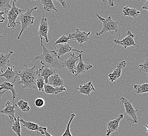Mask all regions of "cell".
I'll list each match as a JSON object with an SVG mask.
<instances>
[{"label":"cell","instance_id":"1","mask_svg":"<svg viewBox=\"0 0 148 136\" xmlns=\"http://www.w3.org/2000/svg\"><path fill=\"white\" fill-rule=\"evenodd\" d=\"M25 68L18 73V77L20 78V81L17 82V86L22 84L23 88L27 90H37L36 80L37 77L36 65L32 68H29L24 65Z\"/></svg>","mask_w":148,"mask_h":136},{"label":"cell","instance_id":"2","mask_svg":"<svg viewBox=\"0 0 148 136\" xmlns=\"http://www.w3.org/2000/svg\"><path fill=\"white\" fill-rule=\"evenodd\" d=\"M40 45L43 49V53L35 57L34 59L40 60V64L49 68H56L58 69L64 68L58 61L54 50L51 51L47 49L43 44V38H40Z\"/></svg>","mask_w":148,"mask_h":136},{"label":"cell","instance_id":"3","mask_svg":"<svg viewBox=\"0 0 148 136\" xmlns=\"http://www.w3.org/2000/svg\"><path fill=\"white\" fill-rule=\"evenodd\" d=\"M37 7H34L32 9H29L27 8V6H26L25 12L24 13H21L18 15V18L19 22H16V24L21 25V29L20 34L17 37L18 39H19L21 38V36L24 31L26 29L29 30V27L34 24L35 17L32 16V12L34 11L37 10Z\"/></svg>","mask_w":148,"mask_h":136},{"label":"cell","instance_id":"4","mask_svg":"<svg viewBox=\"0 0 148 136\" xmlns=\"http://www.w3.org/2000/svg\"><path fill=\"white\" fill-rule=\"evenodd\" d=\"M95 14L100 21L103 23V28L101 31L99 32H96L97 36L101 37L103 34H105L106 32H109L111 34H113L112 31H114L115 33L118 32L119 30L118 22L113 20L110 16H108L106 18H104L97 13Z\"/></svg>","mask_w":148,"mask_h":136},{"label":"cell","instance_id":"5","mask_svg":"<svg viewBox=\"0 0 148 136\" xmlns=\"http://www.w3.org/2000/svg\"><path fill=\"white\" fill-rule=\"evenodd\" d=\"M134 98L135 97H134L131 100H127L125 99V98L121 97L120 99V101L123 103L125 107V112L123 115H127L131 117L132 119H129L131 123L137 124L138 122V119L137 118V113L138 111L137 109H136L132 104V102Z\"/></svg>","mask_w":148,"mask_h":136},{"label":"cell","instance_id":"6","mask_svg":"<svg viewBox=\"0 0 148 136\" xmlns=\"http://www.w3.org/2000/svg\"><path fill=\"white\" fill-rule=\"evenodd\" d=\"M16 2V1H12V5L11 9L7 12L6 14L7 15V18L8 20V23L7 24L8 28H12L15 29L16 26V20L21 13H22V12L25 11L24 10H21L17 7L15 3Z\"/></svg>","mask_w":148,"mask_h":136},{"label":"cell","instance_id":"7","mask_svg":"<svg viewBox=\"0 0 148 136\" xmlns=\"http://www.w3.org/2000/svg\"><path fill=\"white\" fill-rule=\"evenodd\" d=\"M90 34L91 31L86 33L85 31H80L79 29H76L75 32L69 34L68 37L82 46L83 43L88 41L89 36Z\"/></svg>","mask_w":148,"mask_h":136},{"label":"cell","instance_id":"8","mask_svg":"<svg viewBox=\"0 0 148 136\" xmlns=\"http://www.w3.org/2000/svg\"><path fill=\"white\" fill-rule=\"evenodd\" d=\"M120 34H119V38L114 40V43L116 44L119 46H122L125 48L130 46H136L137 47H139V46L137 45L134 42V35L132 34L131 31H127V36L123 39L119 40Z\"/></svg>","mask_w":148,"mask_h":136},{"label":"cell","instance_id":"9","mask_svg":"<svg viewBox=\"0 0 148 136\" xmlns=\"http://www.w3.org/2000/svg\"><path fill=\"white\" fill-rule=\"evenodd\" d=\"M55 53L57 56V59L63 60L61 56L69 53L71 51H76L79 54H82L83 51L78 50L76 49L69 45V44H58L56 47V48L55 50Z\"/></svg>","mask_w":148,"mask_h":136},{"label":"cell","instance_id":"10","mask_svg":"<svg viewBox=\"0 0 148 136\" xmlns=\"http://www.w3.org/2000/svg\"><path fill=\"white\" fill-rule=\"evenodd\" d=\"M79 60V56H76L75 54H70L69 57L67 59L64 61L63 63L61 65H63L64 68H66L71 73L75 75V69H76V63L78 62Z\"/></svg>","mask_w":148,"mask_h":136},{"label":"cell","instance_id":"11","mask_svg":"<svg viewBox=\"0 0 148 136\" xmlns=\"http://www.w3.org/2000/svg\"><path fill=\"white\" fill-rule=\"evenodd\" d=\"M49 26L47 18L45 17V15H43V16L40 20L39 25V28L38 30L37 35H38L40 38H44L45 40L46 43L49 42L47 34L49 32Z\"/></svg>","mask_w":148,"mask_h":136},{"label":"cell","instance_id":"12","mask_svg":"<svg viewBox=\"0 0 148 136\" xmlns=\"http://www.w3.org/2000/svg\"><path fill=\"white\" fill-rule=\"evenodd\" d=\"M124 115L120 114L115 119L109 120L107 122V131L106 136H110L114 132L118 131L120 121L123 118Z\"/></svg>","mask_w":148,"mask_h":136},{"label":"cell","instance_id":"13","mask_svg":"<svg viewBox=\"0 0 148 136\" xmlns=\"http://www.w3.org/2000/svg\"><path fill=\"white\" fill-rule=\"evenodd\" d=\"M20 122L22 124L23 127L25 128L28 131H33L37 133H40L42 135H44L45 131H47V128L40 126V125L33 122H29L28 120L25 121L23 119H20Z\"/></svg>","mask_w":148,"mask_h":136},{"label":"cell","instance_id":"14","mask_svg":"<svg viewBox=\"0 0 148 136\" xmlns=\"http://www.w3.org/2000/svg\"><path fill=\"white\" fill-rule=\"evenodd\" d=\"M15 105H12L11 103L9 101H7L5 104V107L3 109H0V114H3L7 115L10 119V124L12 125L16 119V117L15 116Z\"/></svg>","mask_w":148,"mask_h":136},{"label":"cell","instance_id":"15","mask_svg":"<svg viewBox=\"0 0 148 136\" xmlns=\"http://www.w3.org/2000/svg\"><path fill=\"white\" fill-rule=\"evenodd\" d=\"M127 65V63L125 61H122L117 65L116 68L114 69L112 72L109 73L108 75L109 80L111 82H114L116 81L119 78L121 75V72L122 70L124 68H125Z\"/></svg>","mask_w":148,"mask_h":136},{"label":"cell","instance_id":"16","mask_svg":"<svg viewBox=\"0 0 148 136\" xmlns=\"http://www.w3.org/2000/svg\"><path fill=\"white\" fill-rule=\"evenodd\" d=\"M36 73L37 77L43 78L45 84L47 83L49 77L56 73L54 70L45 65H43L42 67H40L38 70L36 71Z\"/></svg>","mask_w":148,"mask_h":136},{"label":"cell","instance_id":"17","mask_svg":"<svg viewBox=\"0 0 148 136\" xmlns=\"http://www.w3.org/2000/svg\"><path fill=\"white\" fill-rule=\"evenodd\" d=\"M78 56H79V60L78 61L77 65L76 66V69H75L76 73L75 76H77L79 74L84 73L86 72H87L92 68V65H91L85 64L84 63L82 59V54H79Z\"/></svg>","mask_w":148,"mask_h":136},{"label":"cell","instance_id":"18","mask_svg":"<svg viewBox=\"0 0 148 136\" xmlns=\"http://www.w3.org/2000/svg\"><path fill=\"white\" fill-rule=\"evenodd\" d=\"M14 66L12 67H8L5 71L2 74H0V77H4L5 78L6 82L9 83H15L18 77V73L13 71Z\"/></svg>","mask_w":148,"mask_h":136},{"label":"cell","instance_id":"19","mask_svg":"<svg viewBox=\"0 0 148 136\" xmlns=\"http://www.w3.org/2000/svg\"><path fill=\"white\" fill-rule=\"evenodd\" d=\"M147 12L139 11L135 8H131L129 6L123 7V14L125 16H128L132 18V22L134 18L139 16L141 13H146Z\"/></svg>","mask_w":148,"mask_h":136},{"label":"cell","instance_id":"20","mask_svg":"<svg viewBox=\"0 0 148 136\" xmlns=\"http://www.w3.org/2000/svg\"><path fill=\"white\" fill-rule=\"evenodd\" d=\"M13 51H10L8 54L0 53V72L4 73L5 69L10 65V57L12 54Z\"/></svg>","mask_w":148,"mask_h":136},{"label":"cell","instance_id":"21","mask_svg":"<svg viewBox=\"0 0 148 136\" xmlns=\"http://www.w3.org/2000/svg\"><path fill=\"white\" fill-rule=\"evenodd\" d=\"M75 88L78 90V94H84L88 97H90V93L92 91H95L96 90L91 81L86 83L84 85H80L79 87Z\"/></svg>","mask_w":148,"mask_h":136},{"label":"cell","instance_id":"22","mask_svg":"<svg viewBox=\"0 0 148 136\" xmlns=\"http://www.w3.org/2000/svg\"><path fill=\"white\" fill-rule=\"evenodd\" d=\"M65 81L60 77L58 74L56 73L49 77L47 84L51 85L54 88H60L63 86Z\"/></svg>","mask_w":148,"mask_h":136},{"label":"cell","instance_id":"23","mask_svg":"<svg viewBox=\"0 0 148 136\" xmlns=\"http://www.w3.org/2000/svg\"><path fill=\"white\" fill-rule=\"evenodd\" d=\"M5 90L7 91H11L12 93V98L13 99V104L14 105V99L16 97V91L14 88V83H9L8 82H4L0 84V91Z\"/></svg>","mask_w":148,"mask_h":136},{"label":"cell","instance_id":"24","mask_svg":"<svg viewBox=\"0 0 148 136\" xmlns=\"http://www.w3.org/2000/svg\"><path fill=\"white\" fill-rule=\"evenodd\" d=\"M66 91V88L64 86H60V88H54L51 85L45 84L44 86V92L45 93L50 95H56L64 91Z\"/></svg>","mask_w":148,"mask_h":136},{"label":"cell","instance_id":"25","mask_svg":"<svg viewBox=\"0 0 148 136\" xmlns=\"http://www.w3.org/2000/svg\"><path fill=\"white\" fill-rule=\"evenodd\" d=\"M40 3L43 5V9L44 11L47 12L55 11L58 12L57 9L55 8L53 1L51 0H41Z\"/></svg>","mask_w":148,"mask_h":136},{"label":"cell","instance_id":"26","mask_svg":"<svg viewBox=\"0 0 148 136\" xmlns=\"http://www.w3.org/2000/svg\"><path fill=\"white\" fill-rule=\"evenodd\" d=\"M134 88L135 92L138 94L147 93L148 92V83H145L143 84H134Z\"/></svg>","mask_w":148,"mask_h":136},{"label":"cell","instance_id":"27","mask_svg":"<svg viewBox=\"0 0 148 136\" xmlns=\"http://www.w3.org/2000/svg\"><path fill=\"white\" fill-rule=\"evenodd\" d=\"M20 117L17 116L14 122L12 124L11 129L17 136H21V126L20 124Z\"/></svg>","mask_w":148,"mask_h":136},{"label":"cell","instance_id":"28","mask_svg":"<svg viewBox=\"0 0 148 136\" xmlns=\"http://www.w3.org/2000/svg\"><path fill=\"white\" fill-rule=\"evenodd\" d=\"M16 105V106H18L19 107L21 111H22L23 112H29L31 109V107L29 106V103L23 99L19 100Z\"/></svg>","mask_w":148,"mask_h":136},{"label":"cell","instance_id":"29","mask_svg":"<svg viewBox=\"0 0 148 136\" xmlns=\"http://www.w3.org/2000/svg\"><path fill=\"white\" fill-rule=\"evenodd\" d=\"M139 72L143 75L147 77L148 75V58H146L144 62L140 64Z\"/></svg>","mask_w":148,"mask_h":136},{"label":"cell","instance_id":"30","mask_svg":"<svg viewBox=\"0 0 148 136\" xmlns=\"http://www.w3.org/2000/svg\"><path fill=\"white\" fill-rule=\"evenodd\" d=\"M13 1L11 0H0V11L3 12L9 11L11 9V2Z\"/></svg>","mask_w":148,"mask_h":136},{"label":"cell","instance_id":"31","mask_svg":"<svg viewBox=\"0 0 148 136\" xmlns=\"http://www.w3.org/2000/svg\"><path fill=\"white\" fill-rule=\"evenodd\" d=\"M75 116H76V115L75 113H72L71 115L69 122H68L67 125L66 126L65 131L61 136H73L71 131H70V126L71 124V122H73V120Z\"/></svg>","mask_w":148,"mask_h":136},{"label":"cell","instance_id":"32","mask_svg":"<svg viewBox=\"0 0 148 136\" xmlns=\"http://www.w3.org/2000/svg\"><path fill=\"white\" fill-rule=\"evenodd\" d=\"M71 38L66 36L65 35H62L60 38L55 42L54 44V46L58 45V44H69V43L72 41Z\"/></svg>","mask_w":148,"mask_h":136},{"label":"cell","instance_id":"33","mask_svg":"<svg viewBox=\"0 0 148 136\" xmlns=\"http://www.w3.org/2000/svg\"><path fill=\"white\" fill-rule=\"evenodd\" d=\"M45 82L42 77H38L36 80V87L38 92H44V86L45 85Z\"/></svg>","mask_w":148,"mask_h":136},{"label":"cell","instance_id":"34","mask_svg":"<svg viewBox=\"0 0 148 136\" xmlns=\"http://www.w3.org/2000/svg\"><path fill=\"white\" fill-rule=\"evenodd\" d=\"M34 104L37 107L42 108L45 105V102L42 98L38 97L35 100Z\"/></svg>","mask_w":148,"mask_h":136},{"label":"cell","instance_id":"35","mask_svg":"<svg viewBox=\"0 0 148 136\" xmlns=\"http://www.w3.org/2000/svg\"><path fill=\"white\" fill-rule=\"evenodd\" d=\"M6 12H0V23H3L5 20L6 18L3 15L6 14Z\"/></svg>","mask_w":148,"mask_h":136},{"label":"cell","instance_id":"36","mask_svg":"<svg viewBox=\"0 0 148 136\" xmlns=\"http://www.w3.org/2000/svg\"><path fill=\"white\" fill-rule=\"evenodd\" d=\"M56 1L61 4V5L62 6L63 9H65L66 7H67L66 2V1H65V0H56Z\"/></svg>","mask_w":148,"mask_h":136},{"label":"cell","instance_id":"37","mask_svg":"<svg viewBox=\"0 0 148 136\" xmlns=\"http://www.w3.org/2000/svg\"><path fill=\"white\" fill-rule=\"evenodd\" d=\"M103 2H108L109 3V5L111 7H114V2L113 0H107V1H103Z\"/></svg>","mask_w":148,"mask_h":136},{"label":"cell","instance_id":"38","mask_svg":"<svg viewBox=\"0 0 148 136\" xmlns=\"http://www.w3.org/2000/svg\"><path fill=\"white\" fill-rule=\"evenodd\" d=\"M142 9L145 10L146 11L148 12V0L145 1V3H144L143 5L142 6Z\"/></svg>","mask_w":148,"mask_h":136},{"label":"cell","instance_id":"39","mask_svg":"<svg viewBox=\"0 0 148 136\" xmlns=\"http://www.w3.org/2000/svg\"><path fill=\"white\" fill-rule=\"evenodd\" d=\"M44 135H45V136H53V135H51V134H50V133H49V132L47 131H45Z\"/></svg>","mask_w":148,"mask_h":136},{"label":"cell","instance_id":"40","mask_svg":"<svg viewBox=\"0 0 148 136\" xmlns=\"http://www.w3.org/2000/svg\"><path fill=\"white\" fill-rule=\"evenodd\" d=\"M7 91H8L7 90H4V91H3V92H1V91H0V98L2 97L3 96V94L5 93V92H6Z\"/></svg>","mask_w":148,"mask_h":136},{"label":"cell","instance_id":"41","mask_svg":"<svg viewBox=\"0 0 148 136\" xmlns=\"http://www.w3.org/2000/svg\"><path fill=\"white\" fill-rule=\"evenodd\" d=\"M145 126L146 127V130H145V131H146V132L148 133V125L145 124Z\"/></svg>","mask_w":148,"mask_h":136},{"label":"cell","instance_id":"42","mask_svg":"<svg viewBox=\"0 0 148 136\" xmlns=\"http://www.w3.org/2000/svg\"><path fill=\"white\" fill-rule=\"evenodd\" d=\"M0 34H1V32H0ZM2 37V36H0V38H1Z\"/></svg>","mask_w":148,"mask_h":136}]
</instances>
